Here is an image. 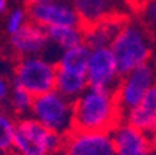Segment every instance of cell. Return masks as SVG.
Wrapping results in <instances>:
<instances>
[{
	"label": "cell",
	"instance_id": "6da1fadb",
	"mask_svg": "<svg viewBox=\"0 0 156 155\" xmlns=\"http://www.w3.org/2000/svg\"><path fill=\"white\" fill-rule=\"evenodd\" d=\"M121 121H124V112L116 90L88 85L74 99V129L111 132Z\"/></svg>",
	"mask_w": 156,
	"mask_h": 155
},
{
	"label": "cell",
	"instance_id": "7a4b0ae2",
	"mask_svg": "<svg viewBox=\"0 0 156 155\" xmlns=\"http://www.w3.org/2000/svg\"><path fill=\"white\" fill-rule=\"evenodd\" d=\"M121 76L135 70L151 57V40L147 30L135 22H124L118 36L110 45Z\"/></svg>",
	"mask_w": 156,
	"mask_h": 155
},
{
	"label": "cell",
	"instance_id": "3957f363",
	"mask_svg": "<svg viewBox=\"0 0 156 155\" xmlns=\"http://www.w3.org/2000/svg\"><path fill=\"white\" fill-rule=\"evenodd\" d=\"M62 135L50 130L33 116L16 121L12 152L14 155H60L63 146Z\"/></svg>",
	"mask_w": 156,
	"mask_h": 155
},
{
	"label": "cell",
	"instance_id": "277c9868",
	"mask_svg": "<svg viewBox=\"0 0 156 155\" xmlns=\"http://www.w3.org/2000/svg\"><path fill=\"white\" fill-rule=\"evenodd\" d=\"M31 116L50 130L65 137L74 130V101L54 88L34 98Z\"/></svg>",
	"mask_w": 156,
	"mask_h": 155
},
{
	"label": "cell",
	"instance_id": "5b68a950",
	"mask_svg": "<svg viewBox=\"0 0 156 155\" xmlns=\"http://www.w3.org/2000/svg\"><path fill=\"white\" fill-rule=\"evenodd\" d=\"M57 65L45 56L22 57L14 67V85L28 90L33 96L48 93L56 88Z\"/></svg>",
	"mask_w": 156,
	"mask_h": 155
},
{
	"label": "cell",
	"instance_id": "8992f818",
	"mask_svg": "<svg viewBox=\"0 0 156 155\" xmlns=\"http://www.w3.org/2000/svg\"><path fill=\"white\" fill-rule=\"evenodd\" d=\"M154 85L156 70L150 62L124 75L116 88V96L122 112L138 105Z\"/></svg>",
	"mask_w": 156,
	"mask_h": 155
},
{
	"label": "cell",
	"instance_id": "52a82bcc",
	"mask_svg": "<svg viewBox=\"0 0 156 155\" xmlns=\"http://www.w3.org/2000/svg\"><path fill=\"white\" fill-rule=\"evenodd\" d=\"M60 155H115L111 132L74 129L65 135Z\"/></svg>",
	"mask_w": 156,
	"mask_h": 155
},
{
	"label": "cell",
	"instance_id": "ba28073f",
	"mask_svg": "<svg viewBox=\"0 0 156 155\" xmlns=\"http://www.w3.org/2000/svg\"><path fill=\"white\" fill-rule=\"evenodd\" d=\"M28 16L31 22L43 28L60 25H82L80 17L73 6L71 0H47V2L30 3Z\"/></svg>",
	"mask_w": 156,
	"mask_h": 155
},
{
	"label": "cell",
	"instance_id": "9c48e42d",
	"mask_svg": "<svg viewBox=\"0 0 156 155\" xmlns=\"http://www.w3.org/2000/svg\"><path fill=\"white\" fill-rule=\"evenodd\" d=\"M121 78L122 76L119 73L111 48L110 47L91 48L90 57H88V67H87L88 85L116 90Z\"/></svg>",
	"mask_w": 156,
	"mask_h": 155
},
{
	"label": "cell",
	"instance_id": "30bf717a",
	"mask_svg": "<svg viewBox=\"0 0 156 155\" xmlns=\"http://www.w3.org/2000/svg\"><path fill=\"white\" fill-rule=\"evenodd\" d=\"M111 138L115 155H156L154 138L125 121H121L111 130Z\"/></svg>",
	"mask_w": 156,
	"mask_h": 155
},
{
	"label": "cell",
	"instance_id": "8fae6325",
	"mask_svg": "<svg viewBox=\"0 0 156 155\" xmlns=\"http://www.w3.org/2000/svg\"><path fill=\"white\" fill-rule=\"evenodd\" d=\"M11 47L22 57L27 56H47L48 50L53 47L47 28L34 22H28L17 33L11 34Z\"/></svg>",
	"mask_w": 156,
	"mask_h": 155
},
{
	"label": "cell",
	"instance_id": "7c38bea8",
	"mask_svg": "<svg viewBox=\"0 0 156 155\" xmlns=\"http://www.w3.org/2000/svg\"><path fill=\"white\" fill-rule=\"evenodd\" d=\"M124 121L156 138V85L138 105L124 112Z\"/></svg>",
	"mask_w": 156,
	"mask_h": 155
},
{
	"label": "cell",
	"instance_id": "4fadbf2b",
	"mask_svg": "<svg viewBox=\"0 0 156 155\" xmlns=\"http://www.w3.org/2000/svg\"><path fill=\"white\" fill-rule=\"evenodd\" d=\"M122 25H124L122 19L111 16L108 19L98 22L94 25L85 27V43L90 48L110 47Z\"/></svg>",
	"mask_w": 156,
	"mask_h": 155
},
{
	"label": "cell",
	"instance_id": "5bb4252c",
	"mask_svg": "<svg viewBox=\"0 0 156 155\" xmlns=\"http://www.w3.org/2000/svg\"><path fill=\"white\" fill-rule=\"evenodd\" d=\"M71 3L80 17L82 25L85 27L94 25L104 19L115 16V0H71Z\"/></svg>",
	"mask_w": 156,
	"mask_h": 155
},
{
	"label": "cell",
	"instance_id": "9a60e30c",
	"mask_svg": "<svg viewBox=\"0 0 156 155\" xmlns=\"http://www.w3.org/2000/svg\"><path fill=\"white\" fill-rule=\"evenodd\" d=\"M90 51L91 48L87 43H80V45L68 48V50H62L56 61L57 70L74 73V75H87Z\"/></svg>",
	"mask_w": 156,
	"mask_h": 155
},
{
	"label": "cell",
	"instance_id": "2e32d148",
	"mask_svg": "<svg viewBox=\"0 0 156 155\" xmlns=\"http://www.w3.org/2000/svg\"><path fill=\"white\" fill-rule=\"evenodd\" d=\"M47 33H48L51 45H54L60 51L85 43V28H82L80 25L51 27V28H47Z\"/></svg>",
	"mask_w": 156,
	"mask_h": 155
},
{
	"label": "cell",
	"instance_id": "e0dca14e",
	"mask_svg": "<svg viewBox=\"0 0 156 155\" xmlns=\"http://www.w3.org/2000/svg\"><path fill=\"white\" fill-rule=\"evenodd\" d=\"M88 87L87 75H74L68 72L57 70L56 78V90H59L62 95H65L70 99H77Z\"/></svg>",
	"mask_w": 156,
	"mask_h": 155
},
{
	"label": "cell",
	"instance_id": "ac0fdd59",
	"mask_svg": "<svg viewBox=\"0 0 156 155\" xmlns=\"http://www.w3.org/2000/svg\"><path fill=\"white\" fill-rule=\"evenodd\" d=\"M34 98L36 96H33L28 90H25V88H22L19 85H12L6 102H8V107H9L11 113L14 116L23 118L28 113H31V109H33V104H34Z\"/></svg>",
	"mask_w": 156,
	"mask_h": 155
},
{
	"label": "cell",
	"instance_id": "d6986e66",
	"mask_svg": "<svg viewBox=\"0 0 156 155\" xmlns=\"http://www.w3.org/2000/svg\"><path fill=\"white\" fill-rule=\"evenodd\" d=\"M14 130L16 120L8 115L0 104V155H9L12 152Z\"/></svg>",
	"mask_w": 156,
	"mask_h": 155
},
{
	"label": "cell",
	"instance_id": "ffe728a7",
	"mask_svg": "<svg viewBox=\"0 0 156 155\" xmlns=\"http://www.w3.org/2000/svg\"><path fill=\"white\" fill-rule=\"evenodd\" d=\"M27 14L28 13L23 8H20V6H17V8H14V9H11L8 13V17H6V31H8L9 36L17 33L22 27L28 24V22H27Z\"/></svg>",
	"mask_w": 156,
	"mask_h": 155
},
{
	"label": "cell",
	"instance_id": "44dd1931",
	"mask_svg": "<svg viewBox=\"0 0 156 155\" xmlns=\"http://www.w3.org/2000/svg\"><path fill=\"white\" fill-rule=\"evenodd\" d=\"M144 19L150 27H156V0H147L145 2Z\"/></svg>",
	"mask_w": 156,
	"mask_h": 155
},
{
	"label": "cell",
	"instance_id": "7402d4cb",
	"mask_svg": "<svg viewBox=\"0 0 156 155\" xmlns=\"http://www.w3.org/2000/svg\"><path fill=\"white\" fill-rule=\"evenodd\" d=\"M11 88H12V87L9 85L8 79H6V78H3L2 75H0V104L5 102V101L8 99Z\"/></svg>",
	"mask_w": 156,
	"mask_h": 155
},
{
	"label": "cell",
	"instance_id": "603a6c76",
	"mask_svg": "<svg viewBox=\"0 0 156 155\" xmlns=\"http://www.w3.org/2000/svg\"><path fill=\"white\" fill-rule=\"evenodd\" d=\"M8 9V0H0V14L6 13Z\"/></svg>",
	"mask_w": 156,
	"mask_h": 155
},
{
	"label": "cell",
	"instance_id": "cb8c5ba5",
	"mask_svg": "<svg viewBox=\"0 0 156 155\" xmlns=\"http://www.w3.org/2000/svg\"><path fill=\"white\" fill-rule=\"evenodd\" d=\"M37 2H47V0H28V3H37Z\"/></svg>",
	"mask_w": 156,
	"mask_h": 155
},
{
	"label": "cell",
	"instance_id": "d4e9b609",
	"mask_svg": "<svg viewBox=\"0 0 156 155\" xmlns=\"http://www.w3.org/2000/svg\"><path fill=\"white\" fill-rule=\"evenodd\" d=\"M9 155H14V153H9Z\"/></svg>",
	"mask_w": 156,
	"mask_h": 155
}]
</instances>
